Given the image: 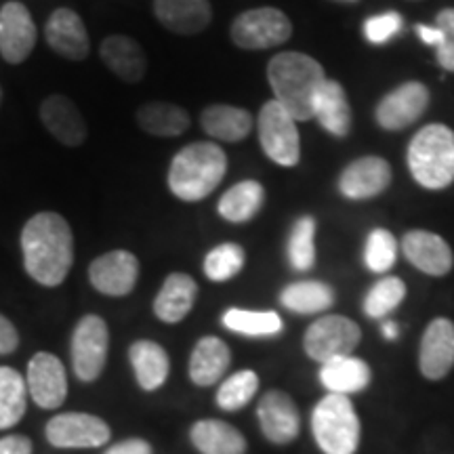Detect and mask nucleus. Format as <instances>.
I'll list each match as a JSON object with an SVG mask.
<instances>
[{
    "instance_id": "nucleus-1",
    "label": "nucleus",
    "mask_w": 454,
    "mask_h": 454,
    "mask_svg": "<svg viewBox=\"0 0 454 454\" xmlns=\"http://www.w3.org/2000/svg\"><path fill=\"white\" fill-rule=\"evenodd\" d=\"M27 276L43 286H59L74 263L72 227L59 213H36L21 230Z\"/></svg>"
},
{
    "instance_id": "nucleus-2",
    "label": "nucleus",
    "mask_w": 454,
    "mask_h": 454,
    "mask_svg": "<svg viewBox=\"0 0 454 454\" xmlns=\"http://www.w3.org/2000/svg\"><path fill=\"white\" fill-rule=\"evenodd\" d=\"M268 81L276 101L297 122L314 118V104L325 82L328 81L325 67L314 57L286 51L271 57L268 66Z\"/></svg>"
},
{
    "instance_id": "nucleus-3",
    "label": "nucleus",
    "mask_w": 454,
    "mask_h": 454,
    "mask_svg": "<svg viewBox=\"0 0 454 454\" xmlns=\"http://www.w3.org/2000/svg\"><path fill=\"white\" fill-rule=\"evenodd\" d=\"M227 173V156L217 144L194 141L177 152L168 168V187L184 202H200L217 190Z\"/></svg>"
},
{
    "instance_id": "nucleus-4",
    "label": "nucleus",
    "mask_w": 454,
    "mask_h": 454,
    "mask_svg": "<svg viewBox=\"0 0 454 454\" xmlns=\"http://www.w3.org/2000/svg\"><path fill=\"white\" fill-rule=\"evenodd\" d=\"M408 168L427 190H444L454 181V133L446 124H427L408 145Z\"/></svg>"
},
{
    "instance_id": "nucleus-5",
    "label": "nucleus",
    "mask_w": 454,
    "mask_h": 454,
    "mask_svg": "<svg viewBox=\"0 0 454 454\" xmlns=\"http://www.w3.org/2000/svg\"><path fill=\"white\" fill-rule=\"evenodd\" d=\"M311 434L325 454H356L360 446V419L348 395L328 394L311 412Z\"/></svg>"
},
{
    "instance_id": "nucleus-6",
    "label": "nucleus",
    "mask_w": 454,
    "mask_h": 454,
    "mask_svg": "<svg viewBox=\"0 0 454 454\" xmlns=\"http://www.w3.org/2000/svg\"><path fill=\"white\" fill-rule=\"evenodd\" d=\"M293 34V24L286 13L276 7L248 9L234 20L230 36L236 47L244 51H263L286 43Z\"/></svg>"
},
{
    "instance_id": "nucleus-7",
    "label": "nucleus",
    "mask_w": 454,
    "mask_h": 454,
    "mask_svg": "<svg viewBox=\"0 0 454 454\" xmlns=\"http://www.w3.org/2000/svg\"><path fill=\"white\" fill-rule=\"evenodd\" d=\"M259 141L265 156L280 167H294L301 158L297 121L276 99L263 104L259 112Z\"/></svg>"
},
{
    "instance_id": "nucleus-8",
    "label": "nucleus",
    "mask_w": 454,
    "mask_h": 454,
    "mask_svg": "<svg viewBox=\"0 0 454 454\" xmlns=\"http://www.w3.org/2000/svg\"><path fill=\"white\" fill-rule=\"evenodd\" d=\"M362 331L354 320L345 316L317 317L303 337V349L314 362L326 364L334 357L354 356L360 345Z\"/></svg>"
},
{
    "instance_id": "nucleus-9",
    "label": "nucleus",
    "mask_w": 454,
    "mask_h": 454,
    "mask_svg": "<svg viewBox=\"0 0 454 454\" xmlns=\"http://www.w3.org/2000/svg\"><path fill=\"white\" fill-rule=\"evenodd\" d=\"M110 331L104 317L89 314L81 317L72 334V366L82 383L98 381L106 368Z\"/></svg>"
},
{
    "instance_id": "nucleus-10",
    "label": "nucleus",
    "mask_w": 454,
    "mask_h": 454,
    "mask_svg": "<svg viewBox=\"0 0 454 454\" xmlns=\"http://www.w3.org/2000/svg\"><path fill=\"white\" fill-rule=\"evenodd\" d=\"M36 24L24 3L9 0L0 9V55L11 66L24 64L36 47Z\"/></svg>"
},
{
    "instance_id": "nucleus-11",
    "label": "nucleus",
    "mask_w": 454,
    "mask_h": 454,
    "mask_svg": "<svg viewBox=\"0 0 454 454\" xmlns=\"http://www.w3.org/2000/svg\"><path fill=\"white\" fill-rule=\"evenodd\" d=\"M110 438V425L87 412L57 414L47 425V440L55 448H99Z\"/></svg>"
},
{
    "instance_id": "nucleus-12",
    "label": "nucleus",
    "mask_w": 454,
    "mask_h": 454,
    "mask_svg": "<svg viewBox=\"0 0 454 454\" xmlns=\"http://www.w3.org/2000/svg\"><path fill=\"white\" fill-rule=\"evenodd\" d=\"M137 278L139 259L122 248L101 254L89 268V280L93 288L107 297H127L129 293H133Z\"/></svg>"
},
{
    "instance_id": "nucleus-13",
    "label": "nucleus",
    "mask_w": 454,
    "mask_h": 454,
    "mask_svg": "<svg viewBox=\"0 0 454 454\" xmlns=\"http://www.w3.org/2000/svg\"><path fill=\"white\" fill-rule=\"evenodd\" d=\"M429 106V89L411 81L389 90L377 106V122L381 129L402 130L423 116Z\"/></svg>"
},
{
    "instance_id": "nucleus-14",
    "label": "nucleus",
    "mask_w": 454,
    "mask_h": 454,
    "mask_svg": "<svg viewBox=\"0 0 454 454\" xmlns=\"http://www.w3.org/2000/svg\"><path fill=\"white\" fill-rule=\"evenodd\" d=\"M27 394L41 408L53 411L67 397V374L61 360L47 351H38L27 364Z\"/></svg>"
},
{
    "instance_id": "nucleus-15",
    "label": "nucleus",
    "mask_w": 454,
    "mask_h": 454,
    "mask_svg": "<svg viewBox=\"0 0 454 454\" xmlns=\"http://www.w3.org/2000/svg\"><path fill=\"white\" fill-rule=\"evenodd\" d=\"M257 417L263 435L271 444L284 446L297 440L301 431V414L294 400L280 389H271L261 397Z\"/></svg>"
},
{
    "instance_id": "nucleus-16",
    "label": "nucleus",
    "mask_w": 454,
    "mask_h": 454,
    "mask_svg": "<svg viewBox=\"0 0 454 454\" xmlns=\"http://www.w3.org/2000/svg\"><path fill=\"white\" fill-rule=\"evenodd\" d=\"M454 368V325L448 317H435L425 328L419 348V371L429 381H440Z\"/></svg>"
},
{
    "instance_id": "nucleus-17",
    "label": "nucleus",
    "mask_w": 454,
    "mask_h": 454,
    "mask_svg": "<svg viewBox=\"0 0 454 454\" xmlns=\"http://www.w3.org/2000/svg\"><path fill=\"white\" fill-rule=\"evenodd\" d=\"M47 44L64 59L82 61L89 57L90 41L81 15L72 9H55L44 26Z\"/></svg>"
},
{
    "instance_id": "nucleus-18",
    "label": "nucleus",
    "mask_w": 454,
    "mask_h": 454,
    "mask_svg": "<svg viewBox=\"0 0 454 454\" xmlns=\"http://www.w3.org/2000/svg\"><path fill=\"white\" fill-rule=\"evenodd\" d=\"M391 184V167L379 156L357 158L339 177L340 194L349 200H368L383 194Z\"/></svg>"
},
{
    "instance_id": "nucleus-19",
    "label": "nucleus",
    "mask_w": 454,
    "mask_h": 454,
    "mask_svg": "<svg viewBox=\"0 0 454 454\" xmlns=\"http://www.w3.org/2000/svg\"><path fill=\"white\" fill-rule=\"evenodd\" d=\"M41 121L53 137L67 147H78L87 141L89 129L82 112L66 95H49L41 104Z\"/></svg>"
},
{
    "instance_id": "nucleus-20",
    "label": "nucleus",
    "mask_w": 454,
    "mask_h": 454,
    "mask_svg": "<svg viewBox=\"0 0 454 454\" xmlns=\"http://www.w3.org/2000/svg\"><path fill=\"white\" fill-rule=\"evenodd\" d=\"M404 257L427 276H446L452 270L454 257L444 238L425 230L408 231L402 240Z\"/></svg>"
},
{
    "instance_id": "nucleus-21",
    "label": "nucleus",
    "mask_w": 454,
    "mask_h": 454,
    "mask_svg": "<svg viewBox=\"0 0 454 454\" xmlns=\"http://www.w3.org/2000/svg\"><path fill=\"white\" fill-rule=\"evenodd\" d=\"M99 55L107 66V70L116 78H121L122 82L137 84L144 81L147 72V57L135 38L124 36V34L107 36L101 43Z\"/></svg>"
},
{
    "instance_id": "nucleus-22",
    "label": "nucleus",
    "mask_w": 454,
    "mask_h": 454,
    "mask_svg": "<svg viewBox=\"0 0 454 454\" xmlns=\"http://www.w3.org/2000/svg\"><path fill=\"white\" fill-rule=\"evenodd\" d=\"M154 15L168 32L194 36L211 24L213 7L208 0H154Z\"/></svg>"
},
{
    "instance_id": "nucleus-23",
    "label": "nucleus",
    "mask_w": 454,
    "mask_h": 454,
    "mask_svg": "<svg viewBox=\"0 0 454 454\" xmlns=\"http://www.w3.org/2000/svg\"><path fill=\"white\" fill-rule=\"evenodd\" d=\"M198 297V284L187 274H170L156 294L154 314L167 325H177L190 314Z\"/></svg>"
},
{
    "instance_id": "nucleus-24",
    "label": "nucleus",
    "mask_w": 454,
    "mask_h": 454,
    "mask_svg": "<svg viewBox=\"0 0 454 454\" xmlns=\"http://www.w3.org/2000/svg\"><path fill=\"white\" fill-rule=\"evenodd\" d=\"M231 364V351L219 337H202L190 357V379L198 387H211Z\"/></svg>"
},
{
    "instance_id": "nucleus-25",
    "label": "nucleus",
    "mask_w": 454,
    "mask_h": 454,
    "mask_svg": "<svg viewBox=\"0 0 454 454\" xmlns=\"http://www.w3.org/2000/svg\"><path fill=\"white\" fill-rule=\"evenodd\" d=\"M200 124L204 133L211 135L213 139L225 141V144H238L247 139L253 130L251 112L242 110L236 106L215 104L204 107L200 114Z\"/></svg>"
},
{
    "instance_id": "nucleus-26",
    "label": "nucleus",
    "mask_w": 454,
    "mask_h": 454,
    "mask_svg": "<svg viewBox=\"0 0 454 454\" xmlns=\"http://www.w3.org/2000/svg\"><path fill=\"white\" fill-rule=\"evenodd\" d=\"M129 360L144 391H156L167 383L170 372L168 354L154 340H135L129 349Z\"/></svg>"
},
{
    "instance_id": "nucleus-27",
    "label": "nucleus",
    "mask_w": 454,
    "mask_h": 454,
    "mask_svg": "<svg viewBox=\"0 0 454 454\" xmlns=\"http://www.w3.org/2000/svg\"><path fill=\"white\" fill-rule=\"evenodd\" d=\"M372 372L364 360L356 356L334 357L320 368V381L331 394L351 395L371 385Z\"/></svg>"
},
{
    "instance_id": "nucleus-28",
    "label": "nucleus",
    "mask_w": 454,
    "mask_h": 454,
    "mask_svg": "<svg viewBox=\"0 0 454 454\" xmlns=\"http://www.w3.org/2000/svg\"><path fill=\"white\" fill-rule=\"evenodd\" d=\"M192 444L200 454H244L247 440L234 425L219 419H202L190 431Z\"/></svg>"
},
{
    "instance_id": "nucleus-29",
    "label": "nucleus",
    "mask_w": 454,
    "mask_h": 454,
    "mask_svg": "<svg viewBox=\"0 0 454 454\" xmlns=\"http://www.w3.org/2000/svg\"><path fill=\"white\" fill-rule=\"evenodd\" d=\"M314 118L326 133L334 137H348L351 129V106L340 82L331 81V78L325 82L316 98Z\"/></svg>"
},
{
    "instance_id": "nucleus-30",
    "label": "nucleus",
    "mask_w": 454,
    "mask_h": 454,
    "mask_svg": "<svg viewBox=\"0 0 454 454\" xmlns=\"http://www.w3.org/2000/svg\"><path fill=\"white\" fill-rule=\"evenodd\" d=\"M137 124L141 130L154 137H179L190 129V114L184 107L167 101H150L137 110Z\"/></svg>"
},
{
    "instance_id": "nucleus-31",
    "label": "nucleus",
    "mask_w": 454,
    "mask_h": 454,
    "mask_svg": "<svg viewBox=\"0 0 454 454\" xmlns=\"http://www.w3.org/2000/svg\"><path fill=\"white\" fill-rule=\"evenodd\" d=\"M265 202V190L259 181L247 179L236 184L234 187L225 192L221 196V200L217 204V211L221 217L230 223H247L257 217V213L261 211Z\"/></svg>"
},
{
    "instance_id": "nucleus-32",
    "label": "nucleus",
    "mask_w": 454,
    "mask_h": 454,
    "mask_svg": "<svg viewBox=\"0 0 454 454\" xmlns=\"http://www.w3.org/2000/svg\"><path fill=\"white\" fill-rule=\"evenodd\" d=\"M280 303L293 314H322L334 305V291L320 280L293 282L280 293Z\"/></svg>"
},
{
    "instance_id": "nucleus-33",
    "label": "nucleus",
    "mask_w": 454,
    "mask_h": 454,
    "mask_svg": "<svg viewBox=\"0 0 454 454\" xmlns=\"http://www.w3.org/2000/svg\"><path fill=\"white\" fill-rule=\"evenodd\" d=\"M27 406V385L20 372L0 366V429H11L21 421Z\"/></svg>"
},
{
    "instance_id": "nucleus-34",
    "label": "nucleus",
    "mask_w": 454,
    "mask_h": 454,
    "mask_svg": "<svg viewBox=\"0 0 454 454\" xmlns=\"http://www.w3.org/2000/svg\"><path fill=\"white\" fill-rule=\"evenodd\" d=\"M223 326L227 331L244 334V337H274L282 331V317L276 311H251V309H227L223 314Z\"/></svg>"
},
{
    "instance_id": "nucleus-35",
    "label": "nucleus",
    "mask_w": 454,
    "mask_h": 454,
    "mask_svg": "<svg viewBox=\"0 0 454 454\" xmlns=\"http://www.w3.org/2000/svg\"><path fill=\"white\" fill-rule=\"evenodd\" d=\"M288 263L293 270L308 271L316 263V219L314 217H301L293 225L291 236H288Z\"/></svg>"
},
{
    "instance_id": "nucleus-36",
    "label": "nucleus",
    "mask_w": 454,
    "mask_h": 454,
    "mask_svg": "<svg viewBox=\"0 0 454 454\" xmlns=\"http://www.w3.org/2000/svg\"><path fill=\"white\" fill-rule=\"evenodd\" d=\"M257 389H259L257 372L240 371L231 374L230 379H225V381L221 383L215 400H217V406L221 411L236 412L253 400L254 394H257Z\"/></svg>"
},
{
    "instance_id": "nucleus-37",
    "label": "nucleus",
    "mask_w": 454,
    "mask_h": 454,
    "mask_svg": "<svg viewBox=\"0 0 454 454\" xmlns=\"http://www.w3.org/2000/svg\"><path fill=\"white\" fill-rule=\"evenodd\" d=\"M244 261H247V253L240 244H219L204 259V274L211 282H227L240 274Z\"/></svg>"
},
{
    "instance_id": "nucleus-38",
    "label": "nucleus",
    "mask_w": 454,
    "mask_h": 454,
    "mask_svg": "<svg viewBox=\"0 0 454 454\" xmlns=\"http://www.w3.org/2000/svg\"><path fill=\"white\" fill-rule=\"evenodd\" d=\"M406 297V284L395 276H387L379 280L368 291L364 299V311L371 317H385L391 311L400 308V303Z\"/></svg>"
},
{
    "instance_id": "nucleus-39",
    "label": "nucleus",
    "mask_w": 454,
    "mask_h": 454,
    "mask_svg": "<svg viewBox=\"0 0 454 454\" xmlns=\"http://www.w3.org/2000/svg\"><path fill=\"white\" fill-rule=\"evenodd\" d=\"M397 259V242L391 231L372 230L368 234L366 248H364V261L366 268L374 271V274H387V271L395 265Z\"/></svg>"
},
{
    "instance_id": "nucleus-40",
    "label": "nucleus",
    "mask_w": 454,
    "mask_h": 454,
    "mask_svg": "<svg viewBox=\"0 0 454 454\" xmlns=\"http://www.w3.org/2000/svg\"><path fill=\"white\" fill-rule=\"evenodd\" d=\"M402 26H404V17L397 13V11H385L381 15H374L371 20H366L364 36L372 44H385L400 34Z\"/></svg>"
},
{
    "instance_id": "nucleus-41",
    "label": "nucleus",
    "mask_w": 454,
    "mask_h": 454,
    "mask_svg": "<svg viewBox=\"0 0 454 454\" xmlns=\"http://www.w3.org/2000/svg\"><path fill=\"white\" fill-rule=\"evenodd\" d=\"M435 27L442 32V43L435 47L438 64L446 72H454V9L440 11Z\"/></svg>"
},
{
    "instance_id": "nucleus-42",
    "label": "nucleus",
    "mask_w": 454,
    "mask_h": 454,
    "mask_svg": "<svg viewBox=\"0 0 454 454\" xmlns=\"http://www.w3.org/2000/svg\"><path fill=\"white\" fill-rule=\"evenodd\" d=\"M20 345V334H17V328L11 325L9 317L0 314V356H7L11 351L17 349Z\"/></svg>"
},
{
    "instance_id": "nucleus-43",
    "label": "nucleus",
    "mask_w": 454,
    "mask_h": 454,
    "mask_svg": "<svg viewBox=\"0 0 454 454\" xmlns=\"http://www.w3.org/2000/svg\"><path fill=\"white\" fill-rule=\"evenodd\" d=\"M0 454H32V442L21 434L7 435L0 440Z\"/></svg>"
},
{
    "instance_id": "nucleus-44",
    "label": "nucleus",
    "mask_w": 454,
    "mask_h": 454,
    "mask_svg": "<svg viewBox=\"0 0 454 454\" xmlns=\"http://www.w3.org/2000/svg\"><path fill=\"white\" fill-rule=\"evenodd\" d=\"M106 454H152V446L150 442L133 438V440L118 442V444L112 446Z\"/></svg>"
},
{
    "instance_id": "nucleus-45",
    "label": "nucleus",
    "mask_w": 454,
    "mask_h": 454,
    "mask_svg": "<svg viewBox=\"0 0 454 454\" xmlns=\"http://www.w3.org/2000/svg\"><path fill=\"white\" fill-rule=\"evenodd\" d=\"M417 36L421 38L425 44H429V47H438V44L442 43V32L435 26L419 24L417 26Z\"/></svg>"
},
{
    "instance_id": "nucleus-46",
    "label": "nucleus",
    "mask_w": 454,
    "mask_h": 454,
    "mask_svg": "<svg viewBox=\"0 0 454 454\" xmlns=\"http://www.w3.org/2000/svg\"><path fill=\"white\" fill-rule=\"evenodd\" d=\"M383 337L389 339V340L397 339V326H395V322H385V325H383Z\"/></svg>"
},
{
    "instance_id": "nucleus-47",
    "label": "nucleus",
    "mask_w": 454,
    "mask_h": 454,
    "mask_svg": "<svg viewBox=\"0 0 454 454\" xmlns=\"http://www.w3.org/2000/svg\"><path fill=\"white\" fill-rule=\"evenodd\" d=\"M0 104H3V87H0Z\"/></svg>"
},
{
    "instance_id": "nucleus-48",
    "label": "nucleus",
    "mask_w": 454,
    "mask_h": 454,
    "mask_svg": "<svg viewBox=\"0 0 454 454\" xmlns=\"http://www.w3.org/2000/svg\"><path fill=\"white\" fill-rule=\"evenodd\" d=\"M349 3H354V0H349Z\"/></svg>"
}]
</instances>
